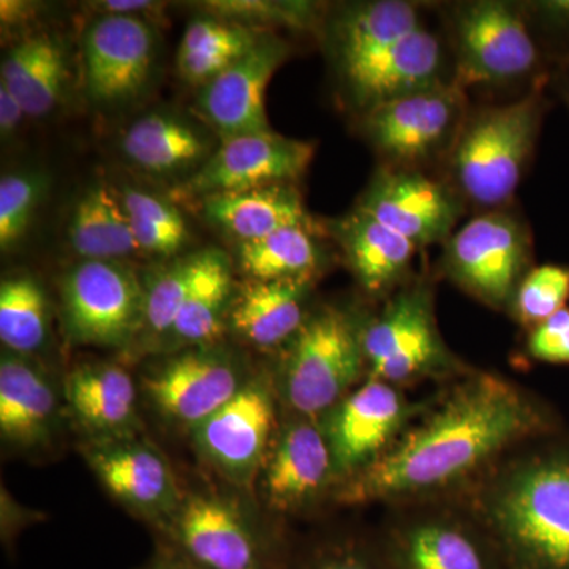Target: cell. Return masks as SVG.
Listing matches in <instances>:
<instances>
[{
  "label": "cell",
  "instance_id": "1",
  "mask_svg": "<svg viewBox=\"0 0 569 569\" xmlns=\"http://www.w3.org/2000/svg\"><path fill=\"white\" fill-rule=\"evenodd\" d=\"M545 427L542 415L511 385L475 378L402 443L353 475L343 500L362 503L436 488Z\"/></svg>",
  "mask_w": 569,
  "mask_h": 569
},
{
  "label": "cell",
  "instance_id": "2",
  "mask_svg": "<svg viewBox=\"0 0 569 569\" xmlns=\"http://www.w3.org/2000/svg\"><path fill=\"white\" fill-rule=\"evenodd\" d=\"M545 84L522 99L467 114L451 148L449 171L462 200L488 211L515 197L546 112Z\"/></svg>",
  "mask_w": 569,
  "mask_h": 569
},
{
  "label": "cell",
  "instance_id": "3",
  "mask_svg": "<svg viewBox=\"0 0 569 569\" xmlns=\"http://www.w3.org/2000/svg\"><path fill=\"white\" fill-rule=\"evenodd\" d=\"M492 512L509 569H569V448L520 467Z\"/></svg>",
  "mask_w": 569,
  "mask_h": 569
},
{
  "label": "cell",
  "instance_id": "4",
  "mask_svg": "<svg viewBox=\"0 0 569 569\" xmlns=\"http://www.w3.org/2000/svg\"><path fill=\"white\" fill-rule=\"evenodd\" d=\"M159 550L193 569H288L279 542L247 518L234 501L213 493H189L160 527Z\"/></svg>",
  "mask_w": 569,
  "mask_h": 569
},
{
  "label": "cell",
  "instance_id": "5",
  "mask_svg": "<svg viewBox=\"0 0 569 569\" xmlns=\"http://www.w3.org/2000/svg\"><path fill=\"white\" fill-rule=\"evenodd\" d=\"M361 331L336 307H321L306 318L280 372V392L296 413L312 418L332 410L358 380L366 359Z\"/></svg>",
  "mask_w": 569,
  "mask_h": 569
},
{
  "label": "cell",
  "instance_id": "6",
  "mask_svg": "<svg viewBox=\"0 0 569 569\" xmlns=\"http://www.w3.org/2000/svg\"><path fill=\"white\" fill-rule=\"evenodd\" d=\"M146 287L121 261L80 260L62 280V313L74 343L129 346L141 332Z\"/></svg>",
  "mask_w": 569,
  "mask_h": 569
},
{
  "label": "cell",
  "instance_id": "7",
  "mask_svg": "<svg viewBox=\"0 0 569 569\" xmlns=\"http://www.w3.org/2000/svg\"><path fill=\"white\" fill-rule=\"evenodd\" d=\"M529 228L515 213L492 209L473 217L445 242L448 276L486 305L507 306L529 266Z\"/></svg>",
  "mask_w": 569,
  "mask_h": 569
},
{
  "label": "cell",
  "instance_id": "8",
  "mask_svg": "<svg viewBox=\"0 0 569 569\" xmlns=\"http://www.w3.org/2000/svg\"><path fill=\"white\" fill-rule=\"evenodd\" d=\"M466 118V86L455 78L366 111L365 132L388 167L417 170L451 148Z\"/></svg>",
  "mask_w": 569,
  "mask_h": 569
},
{
  "label": "cell",
  "instance_id": "9",
  "mask_svg": "<svg viewBox=\"0 0 569 569\" xmlns=\"http://www.w3.org/2000/svg\"><path fill=\"white\" fill-rule=\"evenodd\" d=\"M238 356L217 346L176 351L141 378L157 415L192 433L246 387Z\"/></svg>",
  "mask_w": 569,
  "mask_h": 569
},
{
  "label": "cell",
  "instance_id": "10",
  "mask_svg": "<svg viewBox=\"0 0 569 569\" xmlns=\"http://www.w3.org/2000/svg\"><path fill=\"white\" fill-rule=\"evenodd\" d=\"M460 84H497L526 77L539 61L522 11L501 0L462 3L455 13Z\"/></svg>",
  "mask_w": 569,
  "mask_h": 569
},
{
  "label": "cell",
  "instance_id": "11",
  "mask_svg": "<svg viewBox=\"0 0 569 569\" xmlns=\"http://www.w3.org/2000/svg\"><path fill=\"white\" fill-rule=\"evenodd\" d=\"M274 399L264 378H250L241 389L190 436L194 448L231 485L252 488L271 448Z\"/></svg>",
  "mask_w": 569,
  "mask_h": 569
},
{
  "label": "cell",
  "instance_id": "12",
  "mask_svg": "<svg viewBox=\"0 0 569 569\" xmlns=\"http://www.w3.org/2000/svg\"><path fill=\"white\" fill-rule=\"evenodd\" d=\"M313 156V142L295 140L272 130L222 138L219 148L183 183V193L204 198L293 183L309 170Z\"/></svg>",
  "mask_w": 569,
  "mask_h": 569
},
{
  "label": "cell",
  "instance_id": "13",
  "mask_svg": "<svg viewBox=\"0 0 569 569\" xmlns=\"http://www.w3.org/2000/svg\"><path fill=\"white\" fill-rule=\"evenodd\" d=\"M86 462L122 507L148 522L162 527L181 507L173 468L148 440L140 436L88 441L82 448Z\"/></svg>",
  "mask_w": 569,
  "mask_h": 569
},
{
  "label": "cell",
  "instance_id": "14",
  "mask_svg": "<svg viewBox=\"0 0 569 569\" xmlns=\"http://www.w3.org/2000/svg\"><path fill=\"white\" fill-rule=\"evenodd\" d=\"M359 209L417 247L447 242L462 216L455 187L413 168L383 167L362 193Z\"/></svg>",
  "mask_w": 569,
  "mask_h": 569
},
{
  "label": "cell",
  "instance_id": "15",
  "mask_svg": "<svg viewBox=\"0 0 569 569\" xmlns=\"http://www.w3.org/2000/svg\"><path fill=\"white\" fill-rule=\"evenodd\" d=\"M361 340L373 378L387 383L410 380L447 359L429 291L422 287L397 296L380 317L362 328Z\"/></svg>",
  "mask_w": 569,
  "mask_h": 569
},
{
  "label": "cell",
  "instance_id": "16",
  "mask_svg": "<svg viewBox=\"0 0 569 569\" xmlns=\"http://www.w3.org/2000/svg\"><path fill=\"white\" fill-rule=\"evenodd\" d=\"M156 54L151 22L140 18L100 17L82 39L84 81L93 103L137 99L148 84Z\"/></svg>",
  "mask_w": 569,
  "mask_h": 569
},
{
  "label": "cell",
  "instance_id": "17",
  "mask_svg": "<svg viewBox=\"0 0 569 569\" xmlns=\"http://www.w3.org/2000/svg\"><path fill=\"white\" fill-rule=\"evenodd\" d=\"M288 58V44L263 33L252 50L201 88L198 110L222 138L269 132L266 89Z\"/></svg>",
  "mask_w": 569,
  "mask_h": 569
},
{
  "label": "cell",
  "instance_id": "18",
  "mask_svg": "<svg viewBox=\"0 0 569 569\" xmlns=\"http://www.w3.org/2000/svg\"><path fill=\"white\" fill-rule=\"evenodd\" d=\"M406 403L387 381L372 380L329 410L325 436L335 473L353 477L376 460L406 418Z\"/></svg>",
  "mask_w": 569,
  "mask_h": 569
},
{
  "label": "cell",
  "instance_id": "19",
  "mask_svg": "<svg viewBox=\"0 0 569 569\" xmlns=\"http://www.w3.org/2000/svg\"><path fill=\"white\" fill-rule=\"evenodd\" d=\"M441 71L443 48L422 26L369 58L343 67L340 74L353 102L366 112L445 81Z\"/></svg>",
  "mask_w": 569,
  "mask_h": 569
},
{
  "label": "cell",
  "instance_id": "20",
  "mask_svg": "<svg viewBox=\"0 0 569 569\" xmlns=\"http://www.w3.org/2000/svg\"><path fill=\"white\" fill-rule=\"evenodd\" d=\"M263 468L266 498L280 511L312 503L329 479L336 477L325 430L310 418L298 419L280 430Z\"/></svg>",
  "mask_w": 569,
  "mask_h": 569
},
{
  "label": "cell",
  "instance_id": "21",
  "mask_svg": "<svg viewBox=\"0 0 569 569\" xmlns=\"http://www.w3.org/2000/svg\"><path fill=\"white\" fill-rule=\"evenodd\" d=\"M63 400L88 441L140 433L137 385L122 366L102 362L77 367L66 378Z\"/></svg>",
  "mask_w": 569,
  "mask_h": 569
},
{
  "label": "cell",
  "instance_id": "22",
  "mask_svg": "<svg viewBox=\"0 0 569 569\" xmlns=\"http://www.w3.org/2000/svg\"><path fill=\"white\" fill-rule=\"evenodd\" d=\"M61 399L50 378L29 358L3 351L0 359V433L17 449L47 447L61 417Z\"/></svg>",
  "mask_w": 569,
  "mask_h": 569
},
{
  "label": "cell",
  "instance_id": "23",
  "mask_svg": "<svg viewBox=\"0 0 569 569\" xmlns=\"http://www.w3.org/2000/svg\"><path fill=\"white\" fill-rule=\"evenodd\" d=\"M203 212L208 222L239 242L257 241L287 228L318 231V223L307 212L293 183L208 194L203 198Z\"/></svg>",
  "mask_w": 569,
  "mask_h": 569
},
{
  "label": "cell",
  "instance_id": "24",
  "mask_svg": "<svg viewBox=\"0 0 569 569\" xmlns=\"http://www.w3.org/2000/svg\"><path fill=\"white\" fill-rule=\"evenodd\" d=\"M313 277L295 280H249L234 295L228 328L257 348H274L298 335L305 325L306 301Z\"/></svg>",
  "mask_w": 569,
  "mask_h": 569
},
{
  "label": "cell",
  "instance_id": "25",
  "mask_svg": "<svg viewBox=\"0 0 569 569\" xmlns=\"http://www.w3.org/2000/svg\"><path fill=\"white\" fill-rule=\"evenodd\" d=\"M121 148L134 167L157 178L198 170L213 152L203 130L164 111L149 112L130 123Z\"/></svg>",
  "mask_w": 569,
  "mask_h": 569
},
{
  "label": "cell",
  "instance_id": "26",
  "mask_svg": "<svg viewBox=\"0 0 569 569\" xmlns=\"http://www.w3.org/2000/svg\"><path fill=\"white\" fill-rule=\"evenodd\" d=\"M331 233L358 282L372 293L399 282L419 249L358 206L332 223Z\"/></svg>",
  "mask_w": 569,
  "mask_h": 569
},
{
  "label": "cell",
  "instance_id": "27",
  "mask_svg": "<svg viewBox=\"0 0 569 569\" xmlns=\"http://www.w3.org/2000/svg\"><path fill=\"white\" fill-rule=\"evenodd\" d=\"M233 298L230 258L220 250H203L192 288L163 348L176 353L187 348L217 346L228 328Z\"/></svg>",
  "mask_w": 569,
  "mask_h": 569
},
{
  "label": "cell",
  "instance_id": "28",
  "mask_svg": "<svg viewBox=\"0 0 569 569\" xmlns=\"http://www.w3.org/2000/svg\"><path fill=\"white\" fill-rule=\"evenodd\" d=\"M0 84L20 100L28 118L50 114L66 92L61 41L50 33H33L18 41L2 59Z\"/></svg>",
  "mask_w": 569,
  "mask_h": 569
},
{
  "label": "cell",
  "instance_id": "29",
  "mask_svg": "<svg viewBox=\"0 0 569 569\" xmlns=\"http://www.w3.org/2000/svg\"><path fill=\"white\" fill-rule=\"evenodd\" d=\"M67 238L80 260L121 261L140 253L121 190L108 182H96L74 204Z\"/></svg>",
  "mask_w": 569,
  "mask_h": 569
},
{
  "label": "cell",
  "instance_id": "30",
  "mask_svg": "<svg viewBox=\"0 0 569 569\" xmlns=\"http://www.w3.org/2000/svg\"><path fill=\"white\" fill-rule=\"evenodd\" d=\"M422 28L417 6L403 0H373L347 7L332 28L339 70L369 58Z\"/></svg>",
  "mask_w": 569,
  "mask_h": 569
},
{
  "label": "cell",
  "instance_id": "31",
  "mask_svg": "<svg viewBox=\"0 0 569 569\" xmlns=\"http://www.w3.org/2000/svg\"><path fill=\"white\" fill-rule=\"evenodd\" d=\"M395 569H500L477 538L448 523H421L397 539Z\"/></svg>",
  "mask_w": 569,
  "mask_h": 569
},
{
  "label": "cell",
  "instance_id": "32",
  "mask_svg": "<svg viewBox=\"0 0 569 569\" xmlns=\"http://www.w3.org/2000/svg\"><path fill=\"white\" fill-rule=\"evenodd\" d=\"M316 231L287 228L257 241L239 242L238 264L249 280H295L313 277L323 261Z\"/></svg>",
  "mask_w": 569,
  "mask_h": 569
},
{
  "label": "cell",
  "instance_id": "33",
  "mask_svg": "<svg viewBox=\"0 0 569 569\" xmlns=\"http://www.w3.org/2000/svg\"><path fill=\"white\" fill-rule=\"evenodd\" d=\"M50 339V305L31 276L10 277L0 284V340L6 351L31 358Z\"/></svg>",
  "mask_w": 569,
  "mask_h": 569
},
{
  "label": "cell",
  "instance_id": "34",
  "mask_svg": "<svg viewBox=\"0 0 569 569\" xmlns=\"http://www.w3.org/2000/svg\"><path fill=\"white\" fill-rule=\"evenodd\" d=\"M121 197L141 252L170 258L186 249L189 224L173 203L133 187L121 190Z\"/></svg>",
  "mask_w": 569,
  "mask_h": 569
},
{
  "label": "cell",
  "instance_id": "35",
  "mask_svg": "<svg viewBox=\"0 0 569 569\" xmlns=\"http://www.w3.org/2000/svg\"><path fill=\"white\" fill-rule=\"evenodd\" d=\"M201 252L186 254L183 258L160 269L152 282L146 287L144 320L141 331L153 343L162 342L170 336L178 320L187 295L192 288Z\"/></svg>",
  "mask_w": 569,
  "mask_h": 569
},
{
  "label": "cell",
  "instance_id": "36",
  "mask_svg": "<svg viewBox=\"0 0 569 569\" xmlns=\"http://www.w3.org/2000/svg\"><path fill=\"white\" fill-rule=\"evenodd\" d=\"M569 301V268L542 264L530 269L516 290V316L523 325L538 326L556 316Z\"/></svg>",
  "mask_w": 569,
  "mask_h": 569
},
{
  "label": "cell",
  "instance_id": "37",
  "mask_svg": "<svg viewBox=\"0 0 569 569\" xmlns=\"http://www.w3.org/2000/svg\"><path fill=\"white\" fill-rule=\"evenodd\" d=\"M47 182L37 174H3L0 179V247L3 252L28 233Z\"/></svg>",
  "mask_w": 569,
  "mask_h": 569
},
{
  "label": "cell",
  "instance_id": "38",
  "mask_svg": "<svg viewBox=\"0 0 569 569\" xmlns=\"http://www.w3.org/2000/svg\"><path fill=\"white\" fill-rule=\"evenodd\" d=\"M261 36L263 33L254 32L244 24H236L220 18H194L183 31L178 54H192V52L246 54L258 43Z\"/></svg>",
  "mask_w": 569,
  "mask_h": 569
},
{
  "label": "cell",
  "instance_id": "39",
  "mask_svg": "<svg viewBox=\"0 0 569 569\" xmlns=\"http://www.w3.org/2000/svg\"><path fill=\"white\" fill-rule=\"evenodd\" d=\"M209 9L219 17L234 21L241 18L261 24L288 26V28L310 29L318 20L317 7L307 2H211Z\"/></svg>",
  "mask_w": 569,
  "mask_h": 569
},
{
  "label": "cell",
  "instance_id": "40",
  "mask_svg": "<svg viewBox=\"0 0 569 569\" xmlns=\"http://www.w3.org/2000/svg\"><path fill=\"white\" fill-rule=\"evenodd\" d=\"M529 351L539 361L569 365V307L535 326L529 339Z\"/></svg>",
  "mask_w": 569,
  "mask_h": 569
},
{
  "label": "cell",
  "instance_id": "41",
  "mask_svg": "<svg viewBox=\"0 0 569 569\" xmlns=\"http://www.w3.org/2000/svg\"><path fill=\"white\" fill-rule=\"evenodd\" d=\"M288 569H395L391 559L380 560L365 549L353 546H331L318 549L307 559L291 565Z\"/></svg>",
  "mask_w": 569,
  "mask_h": 569
},
{
  "label": "cell",
  "instance_id": "42",
  "mask_svg": "<svg viewBox=\"0 0 569 569\" xmlns=\"http://www.w3.org/2000/svg\"><path fill=\"white\" fill-rule=\"evenodd\" d=\"M92 9L99 11L100 17L140 18L148 21L149 18L159 17V10L162 7L144 0H104V2L93 3Z\"/></svg>",
  "mask_w": 569,
  "mask_h": 569
},
{
  "label": "cell",
  "instance_id": "43",
  "mask_svg": "<svg viewBox=\"0 0 569 569\" xmlns=\"http://www.w3.org/2000/svg\"><path fill=\"white\" fill-rule=\"evenodd\" d=\"M28 118L20 100L6 88L0 84V133L3 138L17 132L21 126L22 119Z\"/></svg>",
  "mask_w": 569,
  "mask_h": 569
},
{
  "label": "cell",
  "instance_id": "44",
  "mask_svg": "<svg viewBox=\"0 0 569 569\" xmlns=\"http://www.w3.org/2000/svg\"><path fill=\"white\" fill-rule=\"evenodd\" d=\"M535 9L542 14L545 20L552 22V24L569 28V0H548V2H538Z\"/></svg>",
  "mask_w": 569,
  "mask_h": 569
},
{
  "label": "cell",
  "instance_id": "45",
  "mask_svg": "<svg viewBox=\"0 0 569 569\" xmlns=\"http://www.w3.org/2000/svg\"><path fill=\"white\" fill-rule=\"evenodd\" d=\"M2 22L3 24H20V21L26 20L32 11L31 3L24 2H2Z\"/></svg>",
  "mask_w": 569,
  "mask_h": 569
},
{
  "label": "cell",
  "instance_id": "46",
  "mask_svg": "<svg viewBox=\"0 0 569 569\" xmlns=\"http://www.w3.org/2000/svg\"><path fill=\"white\" fill-rule=\"evenodd\" d=\"M138 569H193L190 568L189 565L183 563V561L176 559V557L170 556V553L163 552V550H159L156 557L149 563H146L144 567Z\"/></svg>",
  "mask_w": 569,
  "mask_h": 569
},
{
  "label": "cell",
  "instance_id": "47",
  "mask_svg": "<svg viewBox=\"0 0 569 569\" xmlns=\"http://www.w3.org/2000/svg\"><path fill=\"white\" fill-rule=\"evenodd\" d=\"M568 63H569V58H568Z\"/></svg>",
  "mask_w": 569,
  "mask_h": 569
}]
</instances>
